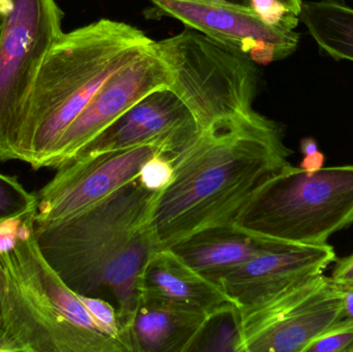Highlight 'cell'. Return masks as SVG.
<instances>
[{"instance_id":"cell-6","label":"cell","mask_w":353,"mask_h":352,"mask_svg":"<svg viewBox=\"0 0 353 352\" xmlns=\"http://www.w3.org/2000/svg\"><path fill=\"white\" fill-rule=\"evenodd\" d=\"M0 39V163L14 161L21 122L46 56L63 35L56 0H12Z\"/></svg>"},{"instance_id":"cell-14","label":"cell","mask_w":353,"mask_h":352,"mask_svg":"<svg viewBox=\"0 0 353 352\" xmlns=\"http://www.w3.org/2000/svg\"><path fill=\"white\" fill-rule=\"evenodd\" d=\"M141 289V299L181 304L212 315L236 307L219 285L193 270L172 248H161L151 256Z\"/></svg>"},{"instance_id":"cell-26","label":"cell","mask_w":353,"mask_h":352,"mask_svg":"<svg viewBox=\"0 0 353 352\" xmlns=\"http://www.w3.org/2000/svg\"><path fill=\"white\" fill-rule=\"evenodd\" d=\"M12 8V0H0V39H1L2 29H3L6 17L10 14Z\"/></svg>"},{"instance_id":"cell-5","label":"cell","mask_w":353,"mask_h":352,"mask_svg":"<svg viewBox=\"0 0 353 352\" xmlns=\"http://www.w3.org/2000/svg\"><path fill=\"white\" fill-rule=\"evenodd\" d=\"M154 45L171 72L169 89L186 105L199 130L254 111L259 70L242 54L189 30Z\"/></svg>"},{"instance_id":"cell-7","label":"cell","mask_w":353,"mask_h":352,"mask_svg":"<svg viewBox=\"0 0 353 352\" xmlns=\"http://www.w3.org/2000/svg\"><path fill=\"white\" fill-rule=\"evenodd\" d=\"M159 152L173 157L163 143L77 157L37 192L34 227L60 222L107 200L137 181L142 165Z\"/></svg>"},{"instance_id":"cell-2","label":"cell","mask_w":353,"mask_h":352,"mask_svg":"<svg viewBox=\"0 0 353 352\" xmlns=\"http://www.w3.org/2000/svg\"><path fill=\"white\" fill-rule=\"evenodd\" d=\"M161 194L137 180L70 218L34 227L48 264L74 293L111 303L130 343L143 273L163 248L155 221Z\"/></svg>"},{"instance_id":"cell-29","label":"cell","mask_w":353,"mask_h":352,"mask_svg":"<svg viewBox=\"0 0 353 352\" xmlns=\"http://www.w3.org/2000/svg\"><path fill=\"white\" fill-rule=\"evenodd\" d=\"M223 1L232 2V3L242 4V6H251V0H223Z\"/></svg>"},{"instance_id":"cell-18","label":"cell","mask_w":353,"mask_h":352,"mask_svg":"<svg viewBox=\"0 0 353 352\" xmlns=\"http://www.w3.org/2000/svg\"><path fill=\"white\" fill-rule=\"evenodd\" d=\"M37 194H30L14 176L0 173V222L37 211Z\"/></svg>"},{"instance_id":"cell-16","label":"cell","mask_w":353,"mask_h":352,"mask_svg":"<svg viewBox=\"0 0 353 352\" xmlns=\"http://www.w3.org/2000/svg\"><path fill=\"white\" fill-rule=\"evenodd\" d=\"M278 244L259 239L232 225L205 229L171 248L193 270L216 283L220 277Z\"/></svg>"},{"instance_id":"cell-20","label":"cell","mask_w":353,"mask_h":352,"mask_svg":"<svg viewBox=\"0 0 353 352\" xmlns=\"http://www.w3.org/2000/svg\"><path fill=\"white\" fill-rule=\"evenodd\" d=\"M304 352H353V322L344 318L311 342Z\"/></svg>"},{"instance_id":"cell-12","label":"cell","mask_w":353,"mask_h":352,"mask_svg":"<svg viewBox=\"0 0 353 352\" xmlns=\"http://www.w3.org/2000/svg\"><path fill=\"white\" fill-rule=\"evenodd\" d=\"M199 132L194 118L175 93L169 88L159 89L122 114L77 157L152 143L167 145L175 156Z\"/></svg>"},{"instance_id":"cell-28","label":"cell","mask_w":353,"mask_h":352,"mask_svg":"<svg viewBox=\"0 0 353 352\" xmlns=\"http://www.w3.org/2000/svg\"><path fill=\"white\" fill-rule=\"evenodd\" d=\"M4 331V314L3 305H2L1 289H0V337L3 334Z\"/></svg>"},{"instance_id":"cell-4","label":"cell","mask_w":353,"mask_h":352,"mask_svg":"<svg viewBox=\"0 0 353 352\" xmlns=\"http://www.w3.org/2000/svg\"><path fill=\"white\" fill-rule=\"evenodd\" d=\"M353 225V165L310 172L288 165L253 198L236 227L290 245H325Z\"/></svg>"},{"instance_id":"cell-15","label":"cell","mask_w":353,"mask_h":352,"mask_svg":"<svg viewBox=\"0 0 353 352\" xmlns=\"http://www.w3.org/2000/svg\"><path fill=\"white\" fill-rule=\"evenodd\" d=\"M212 316L189 306L142 298L130 329L132 351H194Z\"/></svg>"},{"instance_id":"cell-17","label":"cell","mask_w":353,"mask_h":352,"mask_svg":"<svg viewBox=\"0 0 353 352\" xmlns=\"http://www.w3.org/2000/svg\"><path fill=\"white\" fill-rule=\"evenodd\" d=\"M299 18L321 51L335 60L353 62V8L341 0L303 3Z\"/></svg>"},{"instance_id":"cell-8","label":"cell","mask_w":353,"mask_h":352,"mask_svg":"<svg viewBox=\"0 0 353 352\" xmlns=\"http://www.w3.org/2000/svg\"><path fill=\"white\" fill-rule=\"evenodd\" d=\"M159 12L242 54L254 63L268 64L292 55L300 34L299 18L271 24L251 6L223 0H150Z\"/></svg>"},{"instance_id":"cell-9","label":"cell","mask_w":353,"mask_h":352,"mask_svg":"<svg viewBox=\"0 0 353 352\" xmlns=\"http://www.w3.org/2000/svg\"><path fill=\"white\" fill-rule=\"evenodd\" d=\"M171 84V72L153 41L103 83L62 134L46 167L58 169L74 161L89 143L132 105L154 91L170 88Z\"/></svg>"},{"instance_id":"cell-10","label":"cell","mask_w":353,"mask_h":352,"mask_svg":"<svg viewBox=\"0 0 353 352\" xmlns=\"http://www.w3.org/2000/svg\"><path fill=\"white\" fill-rule=\"evenodd\" d=\"M34 216L33 212L23 219L16 245L0 256L31 298L79 339L87 352H130L121 341L101 331L78 293L48 264L35 239Z\"/></svg>"},{"instance_id":"cell-1","label":"cell","mask_w":353,"mask_h":352,"mask_svg":"<svg viewBox=\"0 0 353 352\" xmlns=\"http://www.w3.org/2000/svg\"><path fill=\"white\" fill-rule=\"evenodd\" d=\"M292 154L283 126L256 111L199 130L173 157V182L159 198L155 221L161 247L236 225L253 198L292 165Z\"/></svg>"},{"instance_id":"cell-3","label":"cell","mask_w":353,"mask_h":352,"mask_svg":"<svg viewBox=\"0 0 353 352\" xmlns=\"http://www.w3.org/2000/svg\"><path fill=\"white\" fill-rule=\"evenodd\" d=\"M142 30L99 19L63 33L35 79L14 147V161L46 167L58 141L93 95L151 43Z\"/></svg>"},{"instance_id":"cell-25","label":"cell","mask_w":353,"mask_h":352,"mask_svg":"<svg viewBox=\"0 0 353 352\" xmlns=\"http://www.w3.org/2000/svg\"><path fill=\"white\" fill-rule=\"evenodd\" d=\"M301 152L303 155L315 154L319 152V145L313 138H304L301 141Z\"/></svg>"},{"instance_id":"cell-22","label":"cell","mask_w":353,"mask_h":352,"mask_svg":"<svg viewBox=\"0 0 353 352\" xmlns=\"http://www.w3.org/2000/svg\"><path fill=\"white\" fill-rule=\"evenodd\" d=\"M330 279L334 284L340 287H353V253L335 260Z\"/></svg>"},{"instance_id":"cell-23","label":"cell","mask_w":353,"mask_h":352,"mask_svg":"<svg viewBox=\"0 0 353 352\" xmlns=\"http://www.w3.org/2000/svg\"><path fill=\"white\" fill-rule=\"evenodd\" d=\"M325 155L321 152L315 153V154L305 155L301 163L300 167L306 169V171L314 172L323 167L325 163Z\"/></svg>"},{"instance_id":"cell-11","label":"cell","mask_w":353,"mask_h":352,"mask_svg":"<svg viewBox=\"0 0 353 352\" xmlns=\"http://www.w3.org/2000/svg\"><path fill=\"white\" fill-rule=\"evenodd\" d=\"M337 260L325 245L278 244L220 277L217 284L239 312L257 307L323 271Z\"/></svg>"},{"instance_id":"cell-19","label":"cell","mask_w":353,"mask_h":352,"mask_svg":"<svg viewBox=\"0 0 353 352\" xmlns=\"http://www.w3.org/2000/svg\"><path fill=\"white\" fill-rule=\"evenodd\" d=\"M174 179L173 157L163 152L151 156L141 167L139 182L151 191H163Z\"/></svg>"},{"instance_id":"cell-21","label":"cell","mask_w":353,"mask_h":352,"mask_svg":"<svg viewBox=\"0 0 353 352\" xmlns=\"http://www.w3.org/2000/svg\"><path fill=\"white\" fill-rule=\"evenodd\" d=\"M251 8H254L263 20L271 24H280L299 18L278 0H251Z\"/></svg>"},{"instance_id":"cell-24","label":"cell","mask_w":353,"mask_h":352,"mask_svg":"<svg viewBox=\"0 0 353 352\" xmlns=\"http://www.w3.org/2000/svg\"><path fill=\"white\" fill-rule=\"evenodd\" d=\"M343 296L344 318L353 322V287H340Z\"/></svg>"},{"instance_id":"cell-13","label":"cell","mask_w":353,"mask_h":352,"mask_svg":"<svg viewBox=\"0 0 353 352\" xmlns=\"http://www.w3.org/2000/svg\"><path fill=\"white\" fill-rule=\"evenodd\" d=\"M342 320L343 296L330 279L323 289L285 315L244 339L240 352H304Z\"/></svg>"},{"instance_id":"cell-27","label":"cell","mask_w":353,"mask_h":352,"mask_svg":"<svg viewBox=\"0 0 353 352\" xmlns=\"http://www.w3.org/2000/svg\"><path fill=\"white\" fill-rule=\"evenodd\" d=\"M281 2L292 14H296V16H300L301 12H302L303 8V0H278Z\"/></svg>"}]
</instances>
